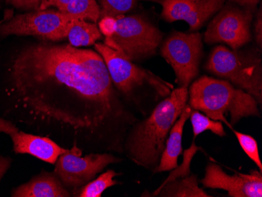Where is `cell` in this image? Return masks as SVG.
I'll use <instances>...</instances> for the list:
<instances>
[{"instance_id": "6da1fadb", "label": "cell", "mask_w": 262, "mask_h": 197, "mask_svg": "<svg viewBox=\"0 0 262 197\" xmlns=\"http://www.w3.org/2000/svg\"><path fill=\"white\" fill-rule=\"evenodd\" d=\"M0 113L64 148L118 154L138 120L97 51L45 39L12 58Z\"/></svg>"}, {"instance_id": "7a4b0ae2", "label": "cell", "mask_w": 262, "mask_h": 197, "mask_svg": "<svg viewBox=\"0 0 262 197\" xmlns=\"http://www.w3.org/2000/svg\"><path fill=\"white\" fill-rule=\"evenodd\" d=\"M188 87L179 86L159 103L145 120H137L126 133L123 154L137 165L155 173L173 125L187 105Z\"/></svg>"}, {"instance_id": "3957f363", "label": "cell", "mask_w": 262, "mask_h": 197, "mask_svg": "<svg viewBox=\"0 0 262 197\" xmlns=\"http://www.w3.org/2000/svg\"><path fill=\"white\" fill-rule=\"evenodd\" d=\"M188 100L192 110L225 123L231 130L241 119L260 117L255 98L225 79L199 78L188 90Z\"/></svg>"}, {"instance_id": "277c9868", "label": "cell", "mask_w": 262, "mask_h": 197, "mask_svg": "<svg viewBox=\"0 0 262 197\" xmlns=\"http://www.w3.org/2000/svg\"><path fill=\"white\" fill-rule=\"evenodd\" d=\"M207 71L232 83L262 103V63L257 51L229 49L217 46L210 53Z\"/></svg>"}, {"instance_id": "5b68a950", "label": "cell", "mask_w": 262, "mask_h": 197, "mask_svg": "<svg viewBox=\"0 0 262 197\" xmlns=\"http://www.w3.org/2000/svg\"><path fill=\"white\" fill-rule=\"evenodd\" d=\"M116 29L104 43L129 61H135L156 54L163 33L151 22L139 15L116 17Z\"/></svg>"}, {"instance_id": "8992f818", "label": "cell", "mask_w": 262, "mask_h": 197, "mask_svg": "<svg viewBox=\"0 0 262 197\" xmlns=\"http://www.w3.org/2000/svg\"><path fill=\"white\" fill-rule=\"evenodd\" d=\"M94 48L104 59L113 85L122 95L132 97L135 90L147 84L160 98L170 95L173 86L161 78L126 59L104 43L96 42Z\"/></svg>"}, {"instance_id": "52a82bcc", "label": "cell", "mask_w": 262, "mask_h": 197, "mask_svg": "<svg viewBox=\"0 0 262 197\" xmlns=\"http://www.w3.org/2000/svg\"><path fill=\"white\" fill-rule=\"evenodd\" d=\"M76 19L58 10H32L0 26V36H32L56 42L67 38L70 23Z\"/></svg>"}, {"instance_id": "ba28073f", "label": "cell", "mask_w": 262, "mask_h": 197, "mask_svg": "<svg viewBox=\"0 0 262 197\" xmlns=\"http://www.w3.org/2000/svg\"><path fill=\"white\" fill-rule=\"evenodd\" d=\"M82 152L79 147H71L54 164V173L67 189L77 190L110 164L122 161V159L108 152H91L82 157Z\"/></svg>"}, {"instance_id": "9c48e42d", "label": "cell", "mask_w": 262, "mask_h": 197, "mask_svg": "<svg viewBox=\"0 0 262 197\" xmlns=\"http://www.w3.org/2000/svg\"><path fill=\"white\" fill-rule=\"evenodd\" d=\"M160 51L173 69L179 86L188 87L199 74L203 56L201 34L173 32L163 42Z\"/></svg>"}, {"instance_id": "30bf717a", "label": "cell", "mask_w": 262, "mask_h": 197, "mask_svg": "<svg viewBox=\"0 0 262 197\" xmlns=\"http://www.w3.org/2000/svg\"><path fill=\"white\" fill-rule=\"evenodd\" d=\"M254 10L226 4L208 25L204 41L209 45L225 43L238 50L251 40V24Z\"/></svg>"}, {"instance_id": "8fae6325", "label": "cell", "mask_w": 262, "mask_h": 197, "mask_svg": "<svg viewBox=\"0 0 262 197\" xmlns=\"http://www.w3.org/2000/svg\"><path fill=\"white\" fill-rule=\"evenodd\" d=\"M201 183L205 188L227 191L229 196H262V173L255 170L229 176L217 164H209Z\"/></svg>"}, {"instance_id": "7c38bea8", "label": "cell", "mask_w": 262, "mask_h": 197, "mask_svg": "<svg viewBox=\"0 0 262 197\" xmlns=\"http://www.w3.org/2000/svg\"><path fill=\"white\" fill-rule=\"evenodd\" d=\"M163 7L162 17L168 22L184 20L195 32L225 5L226 0H157Z\"/></svg>"}, {"instance_id": "4fadbf2b", "label": "cell", "mask_w": 262, "mask_h": 197, "mask_svg": "<svg viewBox=\"0 0 262 197\" xmlns=\"http://www.w3.org/2000/svg\"><path fill=\"white\" fill-rule=\"evenodd\" d=\"M10 138L16 154H29L48 164H55L58 157L69 149L48 137L28 134L20 130L12 134Z\"/></svg>"}, {"instance_id": "5bb4252c", "label": "cell", "mask_w": 262, "mask_h": 197, "mask_svg": "<svg viewBox=\"0 0 262 197\" xmlns=\"http://www.w3.org/2000/svg\"><path fill=\"white\" fill-rule=\"evenodd\" d=\"M11 196L70 197L72 195L54 172L42 170L29 182L13 189Z\"/></svg>"}, {"instance_id": "9a60e30c", "label": "cell", "mask_w": 262, "mask_h": 197, "mask_svg": "<svg viewBox=\"0 0 262 197\" xmlns=\"http://www.w3.org/2000/svg\"><path fill=\"white\" fill-rule=\"evenodd\" d=\"M192 108L187 104L180 117L170 129L168 138L165 142L164 149L160 158V164L155 173L173 170L178 167V157L183 154L182 136L185 123L189 118Z\"/></svg>"}, {"instance_id": "2e32d148", "label": "cell", "mask_w": 262, "mask_h": 197, "mask_svg": "<svg viewBox=\"0 0 262 197\" xmlns=\"http://www.w3.org/2000/svg\"><path fill=\"white\" fill-rule=\"evenodd\" d=\"M196 176H188L160 185L158 189L145 196L211 197L199 187Z\"/></svg>"}, {"instance_id": "e0dca14e", "label": "cell", "mask_w": 262, "mask_h": 197, "mask_svg": "<svg viewBox=\"0 0 262 197\" xmlns=\"http://www.w3.org/2000/svg\"><path fill=\"white\" fill-rule=\"evenodd\" d=\"M102 38V34L95 23L81 19L71 22L67 34L69 44L75 48L94 45Z\"/></svg>"}, {"instance_id": "ac0fdd59", "label": "cell", "mask_w": 262, "mask_h": 197, "mask_svg": "<svg viewBox=\"0 0 262 197\" xmlns=\"http://www.w3.org/2000/svg\"><path fill=\"white\" fill-rule=\"evenodd\" d=\"M60 11L81 20L96 23L101 17V10L96 0H71Z\"/></svg>"}, {"instance_id": "d6986e66", "label": "cell", "mask_w": 262, "mask_h": 197, "mask_svg": "<svg viewBox=\"0 0 262 197\" xmlns=\"http://www.w3.org/2000/svg\"><path fill=\"white\" fill-rule=\"evenodd\" d=\"M120 174L113 170H107L96 179H93L82 187L79 188V190L77 189L78 192L74 194L75 196L101 197L104 191L117 185L118 182L114 180V178Z\"/></svg>"}, {"instance_id": "ffe728a7", "label": "cell", "mask_w": 262, "mask_h": 197, "mask_svg": "<svg viewBox=\"0 0 262 197\" xmlns=\"http://www.w3.org/2000/svg\"><path fill=\"white\" fill-rule=\"evenodd\" d=\"M189 118L192 123L194 139L200 134L207 130H210L212 133L219 137L226 135L222 122L211 120L198 110H192Z\"/></svg>"}, {"instance_id": "44dd1931", "label": "cell", "mask_w": 262, "mask_h": 197, "mask_svg": "<svg viewBox=\"0 0 262 197\" xmlns=\"http://www.w3.org/2000/svg\"><path fill=\"white\" fill-rule=\"evenodd\" d=\"M101 17H117L129 12L138 4V0H99Z\"/></svg>"}, {"instance_id": "7402d4cb", "label": "cell", "mask_w": 262, "mask_h": 197, "mask_svg": "<svg viewBox=\"0 0 262 197\" xmlns=\"http://www.w3.org/2000/svg\"><path fill=\"white\" fill-rule=\"evenodd\" d=\"M232 130H233L237 140L239 142L244 152L257 166L259 171L262 172V164L260 156H259L258 145H257L255 138L251 135L236 132L234 129H232Z\"/></svg>"}, {"instance_id": "603a6c76", "label": "cell", "mask_w": 262, "mask_h": 197, "mask_svg": "<svg viewBox=\"0 0 262 197\" xmlns=\"http://www.w3.org/2000/svg\"><path fill=\"white\" fill-rule=\"evenodd\" d=\"M202 149L200 147L196 146L195 144L192 143V146L190 147L188 149L185 150L184 152V160L183 163L180 167H177L176 168L173 169L174 171L172 172L171 174L169 176L168 179H166L162 185L167 183V182H171V181L175 180V179H179V178L185 177V176H189L190 174V164L192 161V157L195 156L198 150Z\"/></svg>"}, {"instance_id": "cb8c5ba5", "label": "cell", "mask_w": 262, "mask_h": 197, "mask_svg": "<svg viewBox=\"0 0 262 197\" xmlns=\"http://www.w3.org/2000/svg\"><path fill=\"white\" fill-rule=\"evenodd\" d=\"M116 23H117V18L111 17V16H106V17L100 18L98 29L102 34V36L105 38L113 36L116 31Z\"/></svg>"}, {"instance_id": "d4e9b609", "label": "cell", "mask_w": 262, "mask_h": 197, "mask_svg": "<svg viewBox=\"0 0 262 197\" xmlns=\"http://www.w3.org/2000/svg\"><path fill=\"white\" fill-rule=\"evenodd\" d=\"M9 4L17 9L26 10H39L42 0H6Z\"/></svg>"}, {"instance_id": "484cf974", "label": "cell", "mask_w": 262, "mask_h": 197, "mask_svg": "<svg viewBox=\"0 0 262 197\" xmlns=\"http://www.w3.org/2000/svg\"><path fill=\"white\" fill-rule=\"evenodd\" d=\"M18 130V127L16 124L7 119L0 117V133L7 134L10 136L12 134L15 133Z\"/></svg>"}, {"instance_id": "4316f807", "label": "cell", "mask_w": 262, "mask_h": 197, "mask_svg": "<svg viewBox=\"0 0 262 197\" xmlns=\"http://www.w3.org/2000/svg\"><path fill=\"white\" fill-rule=\"evenodd\" d=\"M71 0H42L39 10H47L48 7H57V10L69 4Z\"/></svg>"}, {"instance_id": "83f0119b", "label": "cell", "mask_w": 262, "mask_h": 197, "mask_svg": "<svg viewBox=\"0 0 262 197\" xmlns=\"http://www.w3.org/2000/svg\"><path fill=\"white\" fill-rule=\"evenodd\" d=\"M254 29H255V39L257 45L261 48L262 47V14L261 9H260L258 15L257 16L256 19L255 25H254Z\"/></svg>"}, {"instance_id": "f1b7e54d", "label": "cell", "mask_w": 262, "mask_h": 197, "mask_svg": "<svg viewBox=\"0 0 262 197\" xmlns=\"http://www.w3.org/2000/svg\"><path fill=\"white\" fill-rule=\"evenodd\" d=\"M12 159L8 157H0V182L5 176L7 170L10 169L12 164Z\"/></svg>"}, {"instance_id": "f546056e", "label": "cell", "mask_w": 262, "mask_h": 197, "mask_svg": "<svg viewBox=\"0 0 262 197\" xmlns=\"http://www.w3.org/2000/svg\"><path fill=\"white\" fill-rule=\"evenodd\" d=\"M228 1L232 3V4L245 7V8L251 9L254 11L259 3V0H228Z\"/></svg>"}]
</instances>
